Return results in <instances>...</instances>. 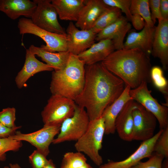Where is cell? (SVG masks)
Returning a JSON list of instances; mask_svg holds the SVG:
<instances>
[{
	"mask_svg": "<svg viewBox=\"0 0 168 168\" xmlns=\"http://www.w3.org/2000/svg\"><path fill=\"white\" fill-rule=\"evenodd\" d=\"M160 8L162 19H168V0H160Z\"/></svg>",
	"mask_w": 168,
	"mask_h": 168,
	"instance_id": "cell-38",
	"label": "cell"
},
{
	"mask_svg": "<svg viewBox=\"0 0 168 168\" xmlns=\"http://www.w3.org/2000/svg\"><path fill=\"white\" fill-rule=\"evenodd\" d=\"M17 27L20 34H31L42 39L46 43L40 47L44 50L52 52L67 51V35L58 34L39 28L32 22L31 19L22 17L18 22Z\"/></svg>",
	"mask_w": 168,
	"mask_h": 168,
	"instance_id": "cell-6",
	"label": "cell"
},
{
	"mask_svg": "<svg viewBox=\"0 0 168 168\" xmlns=\"http://www.w3.org/2000/svg\"><path fill=\"white\" fill-rule=\"evenodd\" d=\"M53 70L52 67L38 60L35 55L29 49H27L24 65L15 79L16 85L19 89H21L25 86L28 80L36 73Z\"/></svg>",
	"mask_w": 168,
	"mask_h": 168,
	"instance_id": "cell-18",
	"label": "cell"
},
{
	"mask_svg": "<svg viewBox=\"0 0 168 168\" xmlns=\"http://www.w3.org/2000/svg\"><path fill=\"white\" fill-rule=\"evenodd\" d=\"M130 10L131 15L138 14L141 16L148 26H155L151 17L149 0H132Z\"/></svg>",
	"mask_w": 168,
	"mask_h": 168,
	"instance_id": "cell-27",
	"label": "cell"
},
{
	"mask_svg": "<svg viewBox=\"0 0 168 168\" xmlns=\"http://www.w3.org/2000/svg\"><path fill=\"white\" fill-rule=\"evenodd\" d=\"M149 2L151 11V18L155 25L156 19L158 21L162 19L160 11V0H149Z\"/></svg>",
	"mask_w": 168,
	"mask_h": 168,
	"instance_id": "cell-35",
	"label": "cell"
},
{
	"mask_svg": "<svg viewBox=\"0 0 168 168\" xmlns=\"http://www.w3.org/2000/svg\"><path fill=\"white\" fill-rule=\"evenodd\" d=\"M109 7L102 0H85L75 26L81 30H91L98 17Z\"/></svg>",
	"mask_w": 168,
	"mask_h": 168,
	"instance_id": "cell-16",
	"label": "cell"
},
{
	"mask_svg": "<svg viewBox=\"0 0 168 168\" xmlns=\"http://www.w3.org/2000/svg\"><path fill=\"white\" fill-rule=\"evenodd\" d=\"M132 116L133 140L143 142L153 137L157 121L155 117L138 103L132 111Z\"/></svg>",
	"mask_w": 168,
	"mask_h": 168,
	"instance_id": "cell-11",
	"label": "cell"
},
{
	"mask_svg": "<svg viewBox=\"0 0 168 168\" xmlns=\"http://www.w3.org/2000/svg\"><path fill=\"white\" fill-rule=\"evenodd\" d=\"M147 83L144 82L139 86L131 89L129 95L132 99L152 113L158 121L160 129L168 127V108L159 103L151 94Z\"/></svg>",
	"mask_w": 168,
	"mask_h": 168,
	"instance_id": "cell-8",
	"label": "cell"
},
{
	"mask_svg": "<svg viewBox=\"0 0 168 168\" xmlns=\"http://www.w3.org/2000/svg\"><path fill=\"white\" fill-rule=\"evenodd\" d=\"M22 146V141L13 139L9 137L0 138V161L6 160V152L10 151L17 152Z\"/></svg>",
	"mask_w": 168,
	"mask_h": 168,
	"instance_id": "cell-29",
	"label": "cell"
},
{
	"mask_svg": "<svg viewBox=\"0 0 168 168\" xmlns=\"http://www.w3.org/2000/svg\"><path fill=\"white\" fill-rule=\"evenodd\" d=\"M147 161L139 162L130 168H162V164L164 157L155 153L152 154Z\"/></svg>",
	"mask_w": 168,
	"mask_h": 168,
	"instance_id": "cell-33",
	"label": "cell"
},
{
	"mask_svg": "<svg viewBox=\"0 0 168 168\" xmlns=\"http://www.w3.org/2000/svg\"><path fill=\"white\" fill-rule=\"evenodd\" d=\"M87 160L80 152H68L64 155L60 168H79L85 165Z\"/></svg>",
	"mask_w": 168,
	"mask_h": 168,
	"instance_id": "cell-28",
	"label": "cell"
},
{
	"mask_svg": "<svg viewBox=\"0 0 168 168\" xmlns=\"http://www.w3.org/2000/svg\"><path fill=\"white\" fill-rule=\"evenodd\" d=\"M79 168H92V167L87 163H86L83 166Z\"/></svg>",
	"mask_w": 168,
	"mask_h": 168,
	"instance_id": "cell-42",
	"label": "cell"
},
{
	"mask_svg": "<svg viewBox=\"0 0 168 168\" xmlns=\"http://www.w3.org/2000/svg\"><path fill=\"white\" fill-rule=\"evenodd\" d=\"M138 103L132 99L124 105L115 121V130L119 138L128 142L133 140V120L132 111Z\"/></svg>",
	"mask_w": 168,
	"mask_h": 168,
	"instance_id": "cell-20",
	"label": "cell"
},
{
	"mask_svg": "<svg viewBox=\"0 0 168 168\" xmlns=\"http://www.w3.org/2000/svg\"><path fill=\"white\" fill-rule=\"evenodd\" d=\"M150 76L154 86L163 95L166 103L163 105L168 106V82L164 75L162 68L156 66L152 67Z\"/></svg>",
	"mask_w": 168,
	"mask_h": 168,
	"instance_id": "cell-26",
	"label": "cell"
},
{
	"mask_svg": "<svg viewBox=\"0 0 168 168\" xmlns=\"http://www.w3.org/2000/svg\"></svg>",
	"mask_w": 168,
	"mask_h": 168,
	"instance_id": "cell-43",
	"label": "cell"
},
{
	"mask_svg": "<svg viewBox=\"0 0 168 168\" xmlns=\"http://www.w3.org/2000/svg\"><path fill=\"white\" fill-rule=\"evenodd\" d=\"M61 125H44L40 129L28 133L16 131L14 135L9 137L17 141L29 142L47 157L50 152V145L58 134Z\"/></svg>",
	"mask_w": 168,
	"mask_h": 168,
	"instance_id": "cell-9",
	"label": "cell"
},
{
	"mask_svg": "<svg viewBox=\"0 0 168 168\" xmlns=\"http://www.w3.org/2000/svg\"><path fill=\"white\" fill-rule=\"evenodd\" d=\"M37 5L31 18L33 23L40 28L58 34L67 35L59 23L57 13L51 0H34Z\"/></svg>",
	"mask_w": 168,
	"mask_h": 168,
	"instance_id": "cell-10",
	"label": "cell"
},
{
	"mask_svg": "<svg viewBox=\"0 0 168 168\" xmlns=\"http://www.w3.org/2000/svg\"><path fill=\"white\" fill-rule=\"evenodd\" d=\"M16 110L14 107L3 109L0 111V123L9 128H13L16 126L15 122L16 119Z\"/></svg>",
	"mask_w": 168,
	"mask_h": 168,
	"instance_id": "cell-31",
	"label": "cell"
},
{
	"mask_svg": "<svg viewBox=\"0 0 168 168\" xmlns=\"http://www.w3.org/2000/svg\"><path fill=\"white\" fill-rule=\"evenodd\" d=\"M158 58L163 68H168V19L158 21L156 27L151 54Z\"/></svg>",
	"mask_w": 168,
	"mask_h": 168,
	"instance_id": "cell-15",
	"label": "cell"
},
{
	"mask_svg": "<svg viewBox=\"0 0 168 168\" xmlns=\"http://www.w3.org/2000/svg\"><path fill=\"white\" fill-rule=\"evenodd\" d=\"M130 88L126 86L120 95L104 110L101 117L104 120L105 134H114L115 132L116 119L125 104L132 99L129 95Z\"/></svg>",
	"mask_w": 168,
	"mask_h": 168,
	"instance_id": "cell-19",
	"label": "cell"
},
{
	"mask_svg": "<svg viewBox=\"0 0 168 168\" xmlns=\"http://www.w3.org/2000/svg\"><path fill=\"white\" fill-rule=\"evenodd\" d=\"M67 51L77 56L94 43L96 34L91 30H79L70 21L66 30Z\"/></svg>",
	"mask_w": 168,
	"mask_h": 168,
	"instance_id": "cell-12",
	"label": "cell"
},
{
	"mask_svg": "<svg viewBox=\"0 0 168 168\" xmlns=\"http://www.w3.org/2000/svg\"><path fill=\"white\" fill-rule=\"evenodd\" d=\"M46 157L36 149L29 156V160L33 168H43L49 161Z\"/></svg>",
	"mask_w": 168,
	"mask_h": 168,
	"instance_id": "cell-34",
	"label": "cell"
},
{
	"mask_svg": "<svg viewBox=\"0 0 168 168\" xmlns=\"http://www.w3.org/2000/svg\"><path fill=\"white\" fill-rule=\"evenodd\" d=\"M77 56L70 54L65 67L52 72L50 89L74 101L82 92L85 81V66Z\"/></svg>",
	"mask_w": 168,
	"mask_h": 168,
	"instance_id": "cell-3",
	"label": "cell"
},
{
	"mask_svg": "<svg viewBox=\"0 0 168 168\" xmlns=\"http://www.w3.org/2000/svg\"><path fill=\"white\" fill-rule=\"evenodd\" d=\"M163 129L160 130L151 138L143 141L137 149L127 158L120 161H110L102 164L99 168H130L145 158H149L153 152L154 147Z\"/></svg>",
	"mask_w": 168,
	"mask_h": 168,
	"instance_id": "cell-13",
	"label": "cell"
},
{
	"mask_svg": "<svg viewBox=\"0 0 168 168\" xmlns=\"http://www.w3.org/2000/svg\"><path fill=\"white\" fill-rule=\"evenodd\" d=\"M105 134L104 120L100 117L90 121L88 128L83 135L75 144L77 152L86 155L97 166L103 163L102 156L99 153L102 147Z\"/></svg>",
	"mask_w": 168,
	"mask_h": 168,
	"instance_id": "cell-4",
	"label": "cell"
},
{
	"mask_svg": "<svg viewBox=\"0 0 168 168\" xmlns=\"http://www.w3.org/2000/svg\"><path fill=\"white\" fill-rule=\"evenodd\" d=\"M155 26L150 27L146 23L139 32L132 31L128 34L123 49H138L150 56L152 49L156 29Z\"/></svg>",
	"mask_w": 168,
	"mask_h": 168,
	"instance_id": "cell-17",
	"label": "cell"
},
{
	"mask_svg": "<svg viewBox=\"0 0 168 168\" xmlns=\"http://www.w3.org/2000/svg\"><path fill=\"white\" fill-rule=\"evenodd\" d=\"M115 50L112 40L104 39L94 43L77 56L85 65H89L102 62Z\"/></svg>",
	"mask_w": 168,
	"mask_h": 168,
	"instance_id": "cell-22",
	"label": "cell"
},
{
	"mask_svg": "<svg viewBox=\"0 0 168 168\" xmlns=\"http://www.w3.org/2000/svg\"><path fill=\"white\" fill-rule=\"evenodd\" d=\"M21 126H16L13 128H7L0 123V138H8L14 135L17 129L21 128Z\"/></svg>",
	"mask_w": 168,
	"mask_h": 168,
	"instance_id": "cell-37",
	"label": "cell"
},
{
	"mask_svg": "<svg viewBox=\"0 0 168 168\" xmlns=\"http://www.w3.org/2000/svg\"><path fill=\"white\" fill-rule=\"evenodd\" d=\"M130 21L133 27L138 30L142 29L145 24V21L143 18L138 14L132 15Z\"/></svg>",
	"mask_w": 168,
	"mask_h": 168,
	"instance_id": "cell-36",
	"label": "cell"
},
{
	"mask_svg": "<svg viewBox=\"0 0 168 168\" xmlns=\"http://www.w3.org/2000/svg\"><path fill=\"white\" fill-rule=\"evenodd\" d=\"M4 168H22L17 163H11L8 166H5Z\"/></svg>",
	"mask_w": 168,
	"mask_h": 168,
	"instance_id": "cell-40",
	"label": "cell"
},
{
	"mask_svg": "<svg viewBox=\"0 0 168 168\" xmlns=\"http://www.w3.org/2000/svg\"><path fill=\"white\" fill-rule=\"evenodd\" d=\"M90 121L85 109L77 105L73 116L61 124L59 133L52 143L58 144L66 141H77L86 130Z\"/></svg>",
	"mask_w": 168,
	"mask_h": 168,
	"instance_id": "cell-7",
	"label": "cell"
},
{
	"mask_svg": "<svg viewBox=\"0 0 168 168\" xmlns=\"http://www.w3.org/2000/svg\"><path fill=\"white\" fill-rule=\"evenodd\" d=\"M127 18L122 16L116 21L97 34L95 40H111L115 50L123 48L124 40L127 33L131 28V25Z\"/></svg>",
	"mask_w": 168,
	"mask_h": 168,
	"instance_id": "cell-14",
	"label": "cell"
},
{
	"mask_svg": "<svg viewBox=\"0 0 168 168\" xmlns=\"http://www.w3.org/2000/svg\"><path fill=\"white\" fill-rule=\"evenodd\" d=\"M77 105L73 100L58 94H52L41 113L44 125H61L73 115Z\"/></svg>",
	"mask_w": 168,
	"mask_h": 168,
	"instance_id": "cell-5",
	"label": "cell"
},
{
	"mask_svg": "<svg viewBox=\"0 0 168 168\" xmlns=\"http://www.w3.org/2000/svg\"><path fill=\"white\" fill-rule=\"evenodd\" d=\"M85 0H51L61 20L76 22Z\"/></svg>",
	"mask_w": 168,
	"mask_h": 168,
	"instance_id": "cell-23",
	"label": "cell"
},
{
	"mask_svg": "<svg viewBox=\"0 0 168 168\" xmlns=\"http://www.w3.org/2000/svg\"><path fill=\"white\" fill-rule=\"evenodd\" d=\"M149 57L138 49H122L114 51L101 63L122 80L125 86L133 89L144 82H151Z\"/></svg>",
	"mask_w": 168,
	"mask_h": 168,
	"instance_id": "cell-2",
	"label": "cell"
},
{
	"mask_svg": "<svg viewBox=\"0 0 168 168\" xmlns=\"http://www.w3.org/2000/svg\"><path fill=\"white\" fill-rule=\"evenodd\" d=\"M107 6L116 7L124 13L128 21L131 20L132 15L130 12V7L132 0H102Z\"/></svg>",
	"mask_w": 168,
	"mask_h": 168,
	"instance_id": "cell-32",
	"label": "cell"
},
{
	"mask_svg": "<svg viewBox=\"0 0 168 168\" xmlns=\"http://www.w3.org/2000/svg\"><path fill=\"white\" fill-rule=\"evenodd\" d=\"M37 6L30 0H0V11L13 20L21 16L31 18Z\"/></svg>",
	"mask_w": 168,
	"mask_h": 168,
	"instance_id": "cell-21",
	"label": "cell"
},
{
	"mask_svg": "<svg viewBox=\"0 0 168 168\" xmlns=\"http://www.w3.org/2000/svg\"><path fill=\"white\" fill-rule=\"evenodd\" d=\"M85 71L83 90L74 101L85 109L91 120L101 117L105 109L122 94L125 85L101 63L86 65Z\"/></svg>",
	"mask_w": 168,
	"mask_h": 168,
	"instance_id": "cell-1",
	"label": "cell"
},
{
	"mask_svg": "<svg viewBox=\"0 0 168 168\" xmlns=\"http://www.w3.org/2000/svg\"><path fill=\"white\" fill-rule=\"evenodd\" d=\"M153 152L168 158V127L163 129L155 144Z\"/></svg>",
	"mask_w": 168,
	"mask_h": 168,
	"instance_id": "cell-30",
	"label": "cell"
},
{
	"mask_svg": "<svg viewBox=\"0 0 168 168\" xmlns=\"http://www.w3.org/2000/svg\"><path fill=\"white\" fill-rule=\"evenodd\" d=\"M43 168H57L52 160H49L47 164Z\"/></svg>",
	"mask_w": 168,
	"mask_h": 168,
	"instance_id": "cell-39",
	"label": "cell"
},
{
	"mask_svg": "<svg viewBox=\"0 0 168 168\" xmlns=\"http://www.w3.org/2000/svg\"><path fill=\"white\" fill-rule=\"evenodd\" d=\"M29 49L35 55L40 58L54 71L63 69L68 62L71 53L68 51L57 53L48 51L40 47L31 45Z\"/></svg>",
	"mask_w": 168,
	"mask_h": 168,
	"instance_id": "cell-24",
	"label": "cell"
},
{
	"mask_svg": "<svg viewBox=\"0 0 168 168\" xmlns=\"http://www.w3.org/2000/svg\"><path fill=\"white\" fill-rule=\"evenodd\" d=\"M162 168H168V158H165V160L162 161Z\"/></svg>",
	"mask_w": 168,
	"mask_h": 168,
	"instance_id": "cell-41",
	"label": "cell"
},
{
	"mask_svg": "<svg viewBox=\"0 0 168 168\" xmlns=\"http://www.w3.org/2000/svg\"><path fill=\"white\" fill-rule=\"evenodd\" d=\"M122 16L121 12L119 9L109 7L98 17L91 30L97 35Z\"/></svg>",
	"mask_w": 168,
	"mask_h": 168,
	"instance_id": "cell-25",
	"label": "cell"
}]
</instances>
